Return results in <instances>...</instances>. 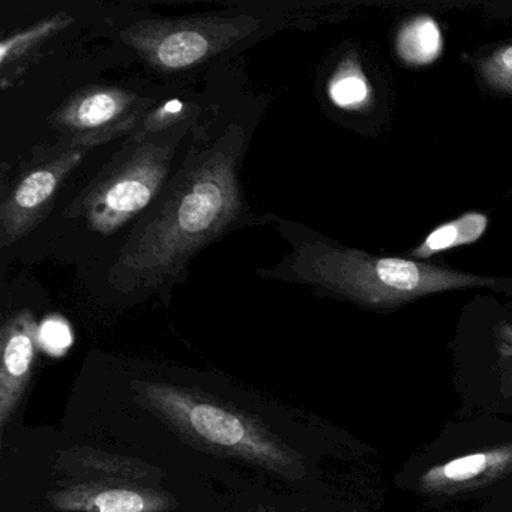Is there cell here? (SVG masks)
<instances>
[{
  "label": "cell",
  "mask_w": 512,
  "mask_h": 512,
  "mask_svg": "<svg viewBox=\"0 0 512 512\" xmlns=\"http://www.w3.org/2000/svg\"><path fill=\"white\" fill-rule=\"evenodd\" d=\"M242 131L233 127L179 176L163 208L121 251L113 277L133 287L158 286L214 241L239 214L236 161Z\"/></svg>",
  "instance_id": "cell-1"
},
{
  "label": "cell",
  "mask_w": 512,
  "mask_h": 512,
  "mask_svg": "<svg viewBox=\"0 0 512 512\" xmlns=\"http://www.w3.org/2000/svg\"><path fill=\"white\" fill-rule=\"evenodd\" d=\"M296 271L304 280L340 293L367 307H395L425 295L496 287V278L463 274L415 260L376 257L359 250L308 244L299 251Z\"/></svg>",
  "instance_id": "cell-2"
},
{
  "label": "cell",
  "mask_w": 512,
  "mask_h": 512,
  "mask_svg": "<svg viewBox=\"0 0 512 512\" xmlns=\"http://www.w3.org/2000/svg\"><path fill=\"white\" fill-rule=\"evenodd\" d=\"M149 398L161 412L182 427L184 433L212 448L253 458L272 467L290 464L286 452L230 410L193 400L190 395L179 394L173 389L155 388L149 391Z\"/></svg>",
  "instance_id": "cell-3"
},
{
  "label": "cell",
  "mask_w": 512,
  "mask_h": 512,
  "mask_svg": "<svg viewBox=\"0 0 512 512\" xmlns=\"http://www.w3.org/2000/svg\"><path fill=\"white\" fill-rule=\"evenodd\" d=\"M169 149L140 148L89 196L88 220L98 232H115L146 208L169 172Z\"/></svg>",
  "instance_id": "cell-4"
},
{
  "label": "cell",
  "mask_w": 512,
  "mask_h": 512,
  "mask_svg": "<svg viewBox=\"0 0 512 512\" xmlns=\"http://www.w3.org/2000/svg\"><path fill=\"white\" fill-rule=\"evenodd\" d=\"M256 28L251 20H182L146 25L128 34V40L163 70H184L217 53Z\"/></svg>",
  "instance_id": "cell-5"
},
{
  "label": "cell",
  "mask_w": 512,
  "mask_h": 512,
  "mask_svg": "<svg viewBox=\"0 0 512 512\" xmlns=\"http://www.w3.org/2000/svg\"><path fill=\"white\" fill-rule=\"evenodd\" d=\"M79 151L67 152L47 166L29 173L5 200L2 206V244L4 247L19 241L37 221L62 179L79 164Z\"/></svg>",
  "instance_id": "cell-6"
},
{
  "label": "cell",
  "mask_w": 512,
  "mask_h": 512,
  "mask_svg": "<svg viewBox=\"0 0 512 512\" xmlns=\"http://www.w3.org/2000/svg\"><path fill=\"white\" fill-rule=\"evenodd\" d=\"M512 473V443L473 452L431 467L419 478L427 494H455L484 487Z\"/></svg>",
  "instance_id": "cell-7"
},
{
  "label": "cell",
  "mask_w": 512,
  "mask_h": 512,
  "mask_svg": "<svg viewBox=\"0 0 512 512\" xmlns=\"http://www.w3.org/2000/svg\"><path fill=\"white\" fill-rule=\"evenodd\" d=\"M131 98L115 89H94L74 98L61 115V124L74 133L97 134L121 130V122L130 109Z\"/></svg>",
  "instance_id": "cell-8"
},
{
  "label": "cell",
  "mask_w": 512,
  "mask_h": 512,
  "mask_svg": "<svg viewBox=\"0 0 512 512\" xmlns=\"http://www.w3.org/2000/svg\"><path fill=\"white\" fill-rule=\"evenodd\" d=\"M38 338L34 320L28 313L17 317L4 331V362L0 374V403L5 421L16 403L34 362L35 340Z\"/></svg>",
  "instance_id": "cell-9"
},
{
  "label": "cell",
  "mask_w": 512,
  "mask_h": 512,
  "mask_svg": "<svg viewBox=\"0 0 512 512\" xmlns=\"http://www.w3.org/2000/svg\"><path fill=\"white\" fill-rule=\"evenodd\" d=\"M442 35L430 17H416L401 26L397 37V53L406 64L422 67L439 58Z\"/></svg>",
  "instance_id": "cell-10"
},
{
  "label": "cell",
  "mask_w": 512,
  "mask_h": 512,
  "mask_svg": "<svg viewBox=\"0 0 512 512\" xmlns=\"http://www.w3.org/2000/svg\"><path fill=\"white\" fill-rule=\"evenodd\" d=\"M488 218L482 214H466L451 223L443 224L430 233L425 241L413 251L418 259H427L433 254L442 253L449 248L473 244L487 230Z\"/></svg>",
  "instance_id": "cell-11"
},
{
  "label": "cell",
  "mask_w": 512,
  "mask_h": 512,
  "mask_svg": "<svg viewBox=\"0 0 512 512\" xmlns=\"http://www.w3.org/2000/svg\"><path fill=\"white\" fill-rule=\"evenodd\" d=\"M329 97L341 109L358 110L371 98L370 83L359 65L358 59L341 62L329 82Z\"/></svg>",
  "instance_id": "cell-12"
},
{
  "label": "cell",
  "mask_w": 512,
  "mask_h": 512,
  "mask_svg": "<svg viewBox=\"0 0 512 512\" xmlns=\"http://www.w3.org/2000/svg\"><path fill=\"white\" fill-rule=\"evenodd\" d=\"M86 509L88 512H146L148 500L137 491L112 488L94 494Z\"/></svg>",
  "instance_id": "cell-13"
},
{
  "label": "cell",
  "mask_w": 512,
  "mask_h": 512,
  "mask_svg": "<svg viewBox=\"0 0 512 512\" xmlns=\"http://www.w3.org/2000/svg\"><path fill=\"white\" fill-rule=\"evenodd\" d=\"M481 74L491 88L512 94V46L502 47L484 59Z\"/></svg>",
  "instance_id": "cell-14"
},
{
  "label": "cell",
  "mask_w": 512,
  "mask_h": 512,
  "mask_svg": "<svg viewBox=\"0 0 512 512\" xmlns=\"http://www.w3.org/2000/svg\"><path fill=\"white\" fill-rule=\"evenodd\" d=\"M38 341L50 355L61 356L73 344V332L62 317H50L41 323L38 329Z\"/></svg>",
  "instance_id": "cell-15"
},
{
  "label": "cell",
  "mask_w": 512,
  "mask_h": 512,
  "mask_svg": "<svg viewBox=\"0 0 512 512\" xmlns=\"http://www.w3.org/2000/svg\"><path fill=\"white\" fill-rule=\"evenodd\" d=\"M494 334H496L497 353H499L500 359L512 370V325L500 323Z\"/></svg>",
  "instance_id": "cell-16"
},
{
  "label": "cell",
  "mask_w": 512,
  "mask_h": 512,
  "mask_svg": "<svg viewBox=\"0 0 512 512\" xmlns=\"http://www.w3.org/2000/svg\"><path fill=\"white\" fill-rule=\"evenodd\" d=\"M184 110V104L179 101H172V103L166 104L160 112L154 113L149 119V128L155 130V128L166 127L169 124L170 119H178Z\"/></svg>",
  "instance_id": "cell-17"
}]
</instances>
